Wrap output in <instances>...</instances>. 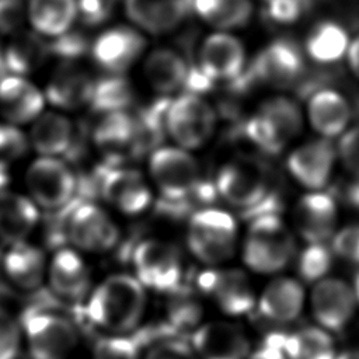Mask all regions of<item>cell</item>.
Returning <instances> with one entry per match:
<instances>
[{
    "mask_svg": "<svg viewBox=\"0 0 359 359\" xmlns=\"http://www.w3.org/2000/svg\"><path fill=\"white\" fill-rule=\"evenodd\" d=\"M338 156L344 167L359 178V126L351 128L341 136Z\"/></svg>",
    "mask_w": 359,
    "mask_h": 359,
    "instance_id": "681fc988",
    "label": "cell"
},
{
    "mask_svg": "<svg viewBox=\"0 0 359 359\" xmlns=\"http://www.w3.org/2000/svg\"><path fill=\"white\" fill-rule=\"evenodd\" d=\"M294 250V238L279 215H264L250 223L243 261L251 271L271 275L287 266Z\"/></svg>",
    "mask_w": 359,
    "mask_h": 359,
    "instance_id": "7a4b0ae2",
    "label": "cell"
},
{
    "mask_svg": "<svg viewBox=\"0 0 359 359\" xmlns=\"http://www.w3.org/2000/svg\"><path fill=\"white\" fill-rule=\"evenodd\" d=\"M21 323L22 342L29 359H69L80 342L74 323L52 310H31Z\"/></svg>",
    "mask_w": 359,
    "mask_h": 359,
    "instance_id": "3957f363",
    "label": "cell"
},
{
    "mask_svg": "<svg viewBox=\"0 0 359 359\" xmlns=\"http://www.w3.org/2000/svg\"><path fill=\"white\" fill-rule=\"evenodd\" d=\"M217 194L231 206L241 209V215L251 212L262 203L272 192L264 175L241 163H229L223 165L216 177Z\"/></svg>",
    "mask_w": 359,
    "mask_h": 359,
    "instance_id": "e0dca14e",
    "label": "cell"
},
{
    "mask_svg": "<svg viewBox=\"0 0 359 359\" xmlns=\"http://www.w3.org/2000/svg\"><path fill=\"white\" fill-rule=\"evenodd\" d=\"M335 255L349 264L359 265V224H351L332 236L331 243Z\"/></svg>",
    "mask_w": 359,
    "mask_h": 359,
    "instance_id": "7dc6e473",
    "label": "cell"
},
{
    "mask_svg": "<svg viewBox=\"0 0 359 359\" xmlns=\"http://www.w3.org/2000/svg\"><path fill=\"white\" fill-rule=\"evenodd\" d=\"M196 286L219 310L231 317L248 314L257 306L250 278L237 268L205 269L196 276Z\"/></svg>",
    "mask_w": 359,
    "mask_h": 359,
    "instance_id": "7c38bea8",
    "label": "cell"
},
{
    "mask_svg": "<svg viewBox=\"0 0 359 359\" xmlns=\"http://www.w3.org/2000/svg\"><path fill=\"white\" fill-rule=\"evenodd\" d=\"M146 45V38L136 27L115 25L95 36L90 53L105 74H125L143 55Z\"/></svg>",
    "mask_w": 359,
    "mask_h": 359,
    "instance_id": "5bb4252c",
    "label": "cell"
},
{
    "mask_svg": "<svg viewBox=\"0 0 359 359\" xmlns=\"http://www.w3.org/2000/svg\"><path fill=\"white\" fill-rule=\"evenodd\" d=\"M45 102V94L27 77L6 74L0 79V114L6 122L32 123L43 112Z\"/></svg>",
    "mask_w": 359,
    "mask_h": 359,
    "instance_id": "7402d4cb",
    "label": "cell"
},
{
    "mask_svg": "<svg viewBox=\"0 0 359 359\" xmlns=\"http://www.w3.org/2000/svg\"><path fill=\"white\" fill-rule=\"evenodd\" d=\"M91 139L111 165H122L128 156L140 153L137 119L128 111L102 114L93 129Z\"/></svg>",
    "mask_w": 359,
    "mask_h": 359,
    "instance_id": "2e32d148",
    "label": "cell"
},
{
    "mask_svg": "<svg viewBox=\"0 0 359 359\" xmlns=\"http://www.w3.org/2000/svg\"><path fill=\"white\" fill-rule=\"evenodd\" d=\"M133 102V88L125 74H105L95 80L90 107L98 114L126 111Z\"/></svg>",
    "mask_w": 359,
    "mask_h": 359,
    "instance_id": "d590c367",
    "label": "cell"
},
{
    "mask_svg": "<svg viewBox=\"0 0 359 359\" xmlns=\"http://www.w3.org/2000/svg\"><path fill=\"white\" fill-rule=\"evenodd\" d=\"M142 359H199L191 342L180 335H165L153 344L142 353Z\"/></svg>",
    "mask_w": 359,
    "mask_h": 359,
    "instance_id": "7bdbcfd3",
    "label": "cell"
},
{
    "mask_svg": "<svg viewBox=\"0 0 359 359\" xmlns=\"http://www.w3.org/2000/svg\"><path fill=\"white\" fill-rule=\"evenodd\" d=\"M247 359H289L286 353L283 352L279 339H278V332H271L268 334L262 344L250 352Z\"/></svg>",
    "mask_w": 359,
    "mask_h": 359,
    "instance_id": "816d5d0a",
    "label": "cell"
},
{
    "mask_svg": "<svg viewBox=\"0 0 359 359\" xmlns=\"http://www.w3.org/2000/svg\"><path fill=\"white\" fill-rule=\"evenodd\" d=\"M0 265L6 280L21 292H35L46 282V255L28 240L7 244Z\"/></svg>",
    "mask_w": 359,
    "mask_h": 359,
    "instance_id": "d6986e66",
    "label": "cell"
},
{
    "mask_svg": "<svg viewBox=\"0 0 359 359\" xmlns=\"http://www.w3.org/2000/svg\"><path fill=\"white\" fill-rule=\"evenodd\" d=\"M22 344L21 323L0 307V359H17Z\"/></svg>",
    "mask_w": 359,
    "mask_h": 359,
    "instance_id": "ee69618b",
    "label": "cell"
},
{
    "mask_svg": "<svg viewBox=\"0 0 359 359\" xmlns=\"http://www.w3.org/2000/svg\"><path fill=\"white\" fill-rule=\"evenodd\" d=\"M3 55L8 74L27 77L41 69L50 56L49 41L34 29H22L10 38Z\"/></svg>",
    "mask_w": 359,
    "mask_h": 359,
    "instance_id": "f1b7e54d",
    "label": "cell"
},
{
    "mask_svg": "<svg viewBox=\"0 0 359 359\" xmlns=\"http://www.w3.org/2000/svg\"><path fill=\"white\" fill-rule=\"evenodd\" d=\"M356 304L353 289L338 278H324L316 282L310 294L314 320L331 334H339L348 328L355 316Z\"/></svg>",
    "mask_w": 359,
    "mask_h": 359,
    "instance_id": "9a60e30c",
    "label": "cell"
},
{
    "mask_svg": "<svg viewBox=\"0 0 359 359\" xmlns=\"http://www.w3.org/2000/svg\"><path fill=\"white\" fill-rule=\"evenodd\" d=\"M187 243L201 262L208 265L226 262L236 251L237 223L222 209H199L189 217Z\"/></svg>",
    "mask_w": 359,
    "mask_h": 359,
    "instance_id": "277c9868",
    "label": "cell"
},
{
    "mask_svg": "<svg viewBox=\"0 0 359 359\" xmlns=\"http://www.w3.org/2000/svg\"><path fill=\"white\" fill-rule=\"evenodd\" d=\"M189 4V0H123V10L139 31L163 35L182 22Z\"/></svg>",
    "mask_w": 359,
    "mask_h": 359,
    "instance_id": "cb8c5ba5",
    "label": "cell"
},
{
    "mask_svg": "<svg viewBox=\"0 0 359 359\" xmlns=\"http://www.w3.org/2000/svg\"><path fill=\"white\" fill-rule=\"evenodd\" d=\"M95 80L91 73L77 62H62L45 88L46 101L62 111L79 109L90 105Z\"/></svg>",
    "mask_w": 359,
    "mask_h": 359,
    "instance_id": "ffe728a7",
    "label": "cell"
},
{
    "mask_svg": "<svg viewBox=\"0 0 359 359\" xmlns=\"http://www.w3.org/2000/svg\"><path fill=\"white\" fill-rule=\"evenodd\" d=\"M27 17L34 31L52 39L73 28L77 0H28Z\"/></svg>",
    "mask_w": 359,
    "mask_h": 359,
    "instance_id": "1f68e13d",
    "label": "cell"
},
{
    "mask_svg": "<svg viewBox=\"0 0 359 359\" xmlns=\"http://www.w3.org/2000/svg\"><path fill=\"white\" fill-rule=\"evenodd\" d=\"M29 147L28 135L20 126L8 122L0 123V168L8 170L27 154Z\"/></svg>",
    "mask_w": 359,
    "mask_h": 359,
    "instance_id": "b9f144b4",
    "label": "cell"
},
{
    "mask_svg": "<svg viewBox=\"0 0 359 359\" xmlns=\"http://www.w3.org/2000/svg\"><path fill=\"white\" fill-rule=\"evenodd\" d=\"M199 359H247L251 344L247 332L230 321L202 323L191 335Z\"/></svg>",
    "mask_w": 359,
    "mask_h": 359,
    "instance_id": "ac0fdd59",
    "label": "cell"
},
{
    "mask_svg": "<svg viewBox=\"0 0 359 359\" xmlns=\"http://www.w3.org/2000/svg\"><path fill=\"white\" fill-rule=\"evenodd\" d=\"M306 8V0H268L266 14L278 24L297 21Z\"/></svg>",
    "mask_w": 359,
    "mask_h": 359,
    "instance_id": "f907efd6",
    "label": "cell"
},
{
    "mask_svg": "<svg viewBox=\"0 0 359 359\" xmlns=\"http://www.w3.org/2000/svg\"><path fill=\"white\" fill-rule=\"evenodd\" d=\"M48 41L50 55L60 57L62 62H77V59L91 48V43L88 45L87 39L80 32H74L73 28Z\"/></svg>",
    "mask_w": 359,
    "mask_h": 359,
    "instance_id": "f6af8a7d",
    "label": "cell"
},
{
    "mask_svg": "<svg viewBox=\"0 0 359 359\" xmlns=\"http://www.w3.org/2000/svg\"><path fill=\"white\" fill-rule=\"evenodd\" d=\"M216 114L199 94L184 93L170 101L165 130L182 149H198L213 135Z\"/></svg>",
    "mask_w": 359,
    "mask_h": 359,
    "instance_id": "9c48e42d",
    "label": "cell"
},
{
    "mask_svg": "<svg viewBox=\"0 0 359 359\" xmlns=\"http://www.w3.org/2000/svg\"><path fill=\"white\" fill-rule=\"evenodd\" d=\"M307 115L313 129L330 139L344 132L351 119V109L348 101L339 93L325 88L310 97Z\"/></svg>",
    "mask_w": 359,
    "mask_h": 359,
    "instance_id": "4dcf8cb0",
    "label": "cell"
},
{
    "mask_svg": "<svg viewBox=\"0 0 359 359\" xmlns=\"http://www.w3.org/2000/svg\"><path fill=\"white\" fill-rule=\"evenodd\" d=\"M245 66V49L233 35L216 32L209 35L199 50V69L212 80L237 79Z\"/></svg>",
    "mask_w": 359,
    "mask_h": 359,
    "instance_id": "603a6c76",
    "label": "cell"
},
{
    "mask_svg": "<svg viewBox=\"0 0 359 359\" xmlns=\"http://www.w3.org/2000/svg\"><path fill=\"white\" fill-rule=\"evenodd\" d=\"M332 266V252L324 243H309L297 259V272L306 282H318Z\"/></svg>",
    "mask_w": 359,
    "mask_h": 359,
    "instance_id": "f35d334b",
    "label": "cell"
},
{
    "mask_svg": "<svg viewBox=\"0 0 359 359\" xmlns=\"http://www.w3.org/2000/svg\"><path fill=\"white\" fill-rule=\"evenodd\" d=\"M39 223V208L27 195L4 191L0 194V240L6 244L28 240Z\"/></svg>",
    "mask_w": 359,
    "mask_h": 359,
    "instance_id": "83f0119b",
    "label": "cell"
},
{
    "mask_svg": "<svg viewBox=\"0 0 359 359\" xmlns=\"http://www.w3.org/2000/svg\"><path fill=\"white\" fill-rule=\"evenodd\" d=\"M29 146L39 156L60 157L72 150L74 143V126L59 111H43L28 132Z\"/></svg>",
    "mask_w": 359,
    "mask_h": 359,
    "instance_id": "4316f807",
    "label": "cell"
},
{
    "mask_svg": "<svg viewBox=\"0 0 359 359\" xmlns=\"http://www.w3.org/2000/svg\"><path fill=\"white\" fill-rule=\"evenodd\" d=\"M243 130L254 146L268 154H278L287 144L275 130L271 122L258 112L244 123Z\"/></svg>",
    "mask_w": 359,
    "mask_h": 359,
    "instance_id": "ab89813d",
    "label": "cell"
},
{
    "mask_svg": "<svg viewBox=\"0 0 359 359\" xmlns=\"http://www.w3.org/2000/svg\"><path fill=\"white\" fill-rule=\"evenodd\" d=\"M353 293H355V297H356V302L359 304V272L356 273L355 279H353Z\"/></svg>",
    "mask_w": 359,
    "mask_h": 359,
    "instance_id": "9f6ffc18",
    "label": "cell"
},
{
    "mask_svg": "<svg viewBox=\"0 0 359 359\" xmlns=\"http://www.w3.org/2000/svg\"><path fill=\"white\" fill-rule=\"evenodd\" d=\"M25 187L36 206L52 213L76 201L79 181L63 158L38 156L25 171Z\"/></svg>",
    "mask_w": 359,
    "mask_h": 359,
    "instance_id": "8992f818",
    "label": "cell"
},
{
    "mask_svg": "<svg viewBox=\"0 0 359 359\" xmlns=\"http://www.w3.org/2000/svg\"><path fill=\"white\" fill-rule=\"evenodd\" d=\"M349 48L346 31L334 21L318 22L307 35L306 53L317 63H335Z\"/></svg>",
    "mask_w": 359,
    "mask_h": 359,
    "instance_id": "836d02e7",
    "label": "cell"
},
{
    "mask_svg": "<svg viewBox=\"0 0 359 359\" xmlns=\"http://www.w3.org/2000/svg\"><path fill=\"white\" fill-rule=\"evenodd\" d=\"M335 163V149L328 139L307 142L294 149L286 161L292 177L303 187L317 191L324 188Z\"/></svg>",
    "mask_w": 359,
    "mask_h": 359,
    "instance_id": "44dd1931",
    "label": "cell"
},
{
    "mask_svg": "<svg viewBox=\"0 0 359 359\" xmlns=\"http://www.w3.org/2000/svg\"><path fill=\"white\" fill-rule=\"evenodd\" d=\"M265 1H268V0H265Z\"/></svg>",
    "mask_w": 359,
    "mask_h": 359,
    "instance_id": "6f0895ef",
    "label": "cell"
},
{
    "mask_svg": "<svg viewBox=\"0 0 359 359\" xmlns=\"http://www.w3.org/2000/svg\"><path fill=\"white\" fill-rule=\"evenodd\" d=\"M203 309L198 300L188 296L182 290L177 292V297L168 307V323L175 335L181 332H194L202 323Z\"/></svg>",
    "mask_w": 359,
    "mask_h": 359,
    "instance_id": "74e56055",
    "label": "cell"
},
{
    "mask_svg": "<svg viewBox=\"0 0 359 359\" xmlns=\"http://www.w3.org/2000/svg\"><path fill=\"white\" fill-rule=\"evenodd\" d=\"M257 112L271 122V125L286 143H289L302 132V112L296 102L287 97L276 95L268 98L259 105Z\"/></svg>",
    "mask_w": 359,
    "mask_h": 359,
    "instance_id": "8d00e7d4",
    "label": "cell"
},
{
    "mask_svg": "<svg viewBox=\"0 0 359 359\" xmlns=\"http://www.w3.org/2000/svg\"><path fill=\"white\" fill-rule=\"evenodd\" d=\"M346 56H348V63H349L351 72L359 79V36H356L349 43Z\"/></svg>",
    "mask_w": 359,
    "mask_h": 359,
    "instance_id": "f5cc1de1",
    "label": "cell"
},
{
    "mask_svg": "<svg viewBox=\"0 0 359 359\" xmlns=\"http://www.w3.org/2000/svg\"><path fill=\"white\" fill-rule=\"evenodd\" d=\"M25 21L27 4L22 0H0V35L11 38L25 29Z\"/></svg>",
    "mask_w": 359,
    "mask_h": 359,
    "instance_id": "bcb514c9",
    "label": "cell"
},
{
    "mask_svg": "<svg viewBox=\"0 0 359 359\" xmlns=\"http://www.w3.org/2000/svg\"><path fill=\"white\" fill-rule=\"evenodd\" d=\"M279 344L289 359H335L332 334L320 325H307L290 334L278 332Z\"/></svg>",
    "mask_w": 359,
    "mask_h": 359,
    "instance_id": "d6a6232c",
    "label": "cell"
},
{
    "mask_svg": "<svg viewBox=\"0 0 359 359\" xmlns=\"http://www.w3.org/2000/svg\"><path fill=\"white\" fill-rule=\"evenodd\" d=\"M306 70L299 46L290 39H275L257 53L244 76L248 83L287 88L300 80Z\"/></svg>",
    "mask_w": 359,
    "mask_h": 359,
    "instance_id": "30bf717a",
    "label": "cell"
},
{
    "mask_svg": "<svg viewBox=\"0 0 359 359\" xmlns=\"http://www.w3.org/2000/svg\"><path fill=\"white\" fill-rule=\"evenodd\" d=\"M304 307V289L302 283L289 276L272 279L262 290L257 310L271 323H292L297 320Z\"/></svg>",
    "mask_w": 359,
    "mask_h": 359,
    "instance_id": "484cf974",
    "label": "cell"
},
{
    "mask_svg": "<svg viewBox=\"0 0 359 359\" xmlns=\"http://www.w3.org/2000/svg\"><path fill=\"white\" fill-rule=\"evenodd\" d=\"M95 185L111 208L128 216L143 213L153 201L151 189L142 172L130 167L107 164L97 172Z\"/></svg>",
    "mask_w": 359,
    "mask_h": 359,
    "instance_id": "8fae6325",
    "label": "cell"
},
{
    "mask_svg": "<svg viewBox=\"0 0 359 359\" xmlns=\"http://www.w3.org/2000/svg\"><path fill=\"white\" fill-rule=\"evenodd\" d=\"M149 172L161 199L172 202L188 199L201 181L196 160L180 146L154 149L149 156Z\"/></svg>",
    "mask_w": 359,
    "mask_h": 359,
    "instance_id": "ba28073f",
    "label": "cell"
},
{
    "mask_svg": "<svg viewBox=\"0 0 359 359\" xmlns=\"http://www.w3.org/2000/svg\"><path fill=\"white\" fill-rule=\"evenodd\" d=\"M112 13V0H77V18L83 25L98 27Z\"/></svg>",
    "mask_w": 359,
    "mask_h": 359,
    "instance_id": "c3c4849f",
    "label": "cell"
},
{
    "mask_svg": "<svg viewBox=\"0 0 359 359\" xmlns=\"http://www.w3.org/2000/svg\"><path fill=\"white\" fill-rule=\"evenodd\" d=\"M66 241L80 252L105 254L121 240V231L109 213L98 203L76 199L66 208Z\"/></svg>",
    "mask_w": 359,
    "mask_h": 359,
    "instance_id": "5b68a950",
    "label": "cell"
},
{
    "mask_svg": "<svg viewBox=\"0 0 359 359\" xmlns=\"http://www.w3.org/2000/svg\"><path fill=\"white\" fill-rule=\"evenodd\" d=\"M142 353L129 335L102 334L93 345L91 359H142Z\"/></svg>",
    "mask_w": 359,
    "mask_h": 359,
    "instance_id": "60d3db41",
    "label": "cell"
},
{
    "mask_svg": "<svg viewBox=\"0 0 359 359\" xmlns=\"http://www.w3.org/2000/svg\"><path fill=\"white\" fill-rule=\"evenodd\" d=\"M133 275L150 290L177 293L182 290L184 268L178 250L161 240H142L132 252Z\"/></svg>",
    "mask_w": 359,
    "mask_h": 359,
    "instance_id": "52a82bcc",
    "label": "cell"
},
{
    "mask_svg": "<svg viewBox=\"0 0 359 359\" xmlns=\"http://www.w3.org/2000/svg\"><path fill=\"white\" fill-rule=\"evenodd\" d=\"M88 321L102 334L129 335L146 313V287L135 275L111 273L97 283L86 300Z\"/></svg>",
    "mask_w": 359,
    "mask_h": 359,
    "instance_id": "6da1fadb",
    "label": "cell"
},
{
    "mask_svg": "<svg viewBox=\"0 0 359 359\" xmlns=\"http://www.w3.org/2000/svg\"><path fill=\"white\" fill-rule=\"evenodd\" d=\"M195 13L217 29L244 27L252 13L251 0H192Z\"/></svg>",
    "mask_w": 359,
    "mask_h": 359,
    "instance_id": "e575fe53",
    "label": "cell"
},
{
    "mask_svg": "<svg viewBox=\"0 0 359 359\" xmlns=\"http://www.w3.org/2000/svg\"><path fill=\"white\" fill-rule=\"evenodd\" d=\"M188 72L189 67L181 53L170 48L153 49L143 63L149 86L163 97L180 90L187 81Z\"/></svg>",
    "mask_w": 359,
    "mask_h": 359,
    "instance_id": "f546056e",
    "label": "cell"
},
{
    "mask_svg": "<svg viewBox=\"0 0 359 359\" xmlns=\"http://www.w3.org/2000/svg\"><path fill=\"white\" fill-rule=\"evenodd\" d=\"M46 283L57 299L70 304L86 303L94 287L87 261L72 245H63L53 251L48 261Z\"/></svg>",
    "mask_w": 359,
    "mask_h": 359,
    "instance_id": "4fadbf2b",
    "label": "cell"
},
{
    "mask_svg": "<svg viewBox=\"0 0 359 359\" xmlns=\"http://www.w3.org/2000/svg\"><path fill=\"white\" fill-rule=\"evenodd\" d=\"M335 359H359V348H348L335 355Z\"/></svg>",
    "mask_w": 359,
    "mask_h": 359,
    "instance_id": "11a10c76",
    "label": "cell"
},
{
    "mask_svg": "<svg viewBox=\"0 0 359 359\" xmlns=\"http://www.w3.org/2000/svg\"><path fill=\"white\" fill-rule=\"evenodd\" d=\"M338 209L330 194L313 191L304 195L294 209V226L309 243H324L334 236Z\"/></svg>",
    "mask_w": 359,
    "mask_h": 359,
    "instance_id": "d4e9b609",
    "label": "cell"
},
{
    "mask_svg": "<svg viewBox=\"0 0 359 359\" xmlns=\"http://www.w3.org/2000/svg\"><path fill=\"white\" fill-rule=\"evenodd\" d=\"M346 199L352 208L359 209V181H356V182L351 184V187H348Z\"/></svg>",
    "mask_w": 359,
    "mask_h": 359,
    "instance_id": "db71d44e",
    "label": "cell"
}]
</instances>
